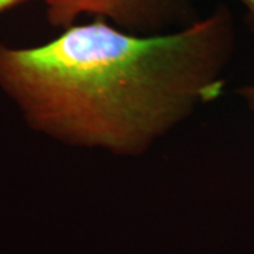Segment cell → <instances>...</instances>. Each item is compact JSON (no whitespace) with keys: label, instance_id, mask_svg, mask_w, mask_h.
<instances>
[{"label":"cell","instance_id":"1","mask_svg":"<svg viewBox=\"0 0 254 254\" xmlns=\"http://www.w3.org/2000/svg\"><path fill=\"white\" fill-rule=\"evenodd\" d=\"M236 40L223 4L158 34L96 17L41 46L0 44V89L37 133L136 158L222 95Z\"/></svg>","mask_w":254,"mask_h":254},{"label":"cell","instance_id":"3","mask_svg":"<svg viewBox=\"0 0 254 254\" xmlns=\"http://www.w3.org/2000/svg\"><path fill=\"white\" fill-rule=\"evenodd\" d=\"M237 95H239L240 99L245 102L247 109L254 115V82L243 85L242 88H239L237 89Z\"/></svg>","mask_w":254,"mask_h":254},{"label":"cell","instance_id":"4","mask_svg":"<svg viewBox=\"0 0 254 254\" xmlns=\"http://www.w3.org/2000/svg\"><path fill=\"white\" fill-rule=\"evenodd\" d=\"M245 7V23L254 36V0H237Z\"/></svg>","mask_w":254,"mask_h":254},{"label":"cell","instance_id":"5","mask_svg":"<svg viewBox=\"0 0 254 254\" xmlns=\"http://www.w3.org/2000/svg\"><path fill=\"white\" fill-rule=\"evenodd\" d=\"M26 1H30V0H0V14L7 11V10L16 7L18 4H23Z\"/></svg>","mask_w":254,"mask_h":254},{"label":"cell","instance_id":"2","mask_svg":"<svg viewBox=\"0 0 254 254\" xmlns=\"http://www.w3.org/2000/svg\"><path fill=\"white\" fill-rule=\"evenodd\" d=\"M48 23L66 28L83 16L108 20L136 34H158L193 21L190 0H43Z\"/></svg>","mask_w":254,"mask_h":254}]
</instances>
